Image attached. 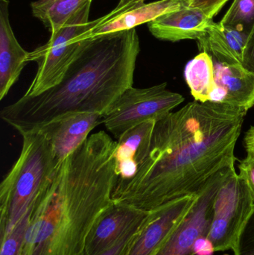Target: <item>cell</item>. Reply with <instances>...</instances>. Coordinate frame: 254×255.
Listing matches in <instances>:
<instances>
[{
  "instance_id": "28",
  "label": "cell",
  "mask_w": 254,
  "mask_h": 255,
  "mask_svg": "<svg viewBox=\"0 0 254 255\" xmlns=\"http://www.w3.org/2000/svg\"><path fill=\"white\" fill-rule=\"evenodd\" d=\"M244 145L247 152V157L254 159V127L246 131L244 136Z\"/></svg>"
},
{
  "instance_id": "15",
  "label": "cell",
  "mask_w": 254,
  "mask_h": 255,
  "mask_svg": "<svg viewBox=\"0 0 254 255\" xmlns=\"http://www.w3.org/2000/svg\"><path fill=\"white\" fill-rule=\"evenodd\" d=\"M156 122L143 123L130 129L118 139L114 152L117 176L115 188L131 181L146 160Z\"/></svg>"
},
{
  "instance_id": "27",
  "label": "cell",
  "mask_w": 254,
  "mask_h": 255,
  "mask_svg": "<svg viewBox=\"0 0 254 255\" xmlns=\"http://www.w3.org/2000/svg\"><path fill=\"white\" fill-rule=\"evenodd\" d=\"M214 252L213 244L206 237L198 239L194 247V255H213Z\"/></svg>"
},
{
  "instance_id": "17",
  "label": "cell",
  "mask_w": 254,
  "mask_h": 255,
  "mask_svg": "<svg viewBox=\"0 0 254 255\" xmlns=\"http://www.w3.org/2000/svg\"><path fill=\"white\" fill-rule=\"evenodd\" d=\"M248 40L244 33L213 21L198 44L200 51L207 52L215 61L243 64Z\"/></svg>"
},
{
  "instance_id": "9",
  "label": "cell",
  "mask_w": 254,
  "mask_h": 255,
  "mask_svg": "<svg viewBox=\"0 0 254 255\" xmlns=\"http://www.w3.org/2000/svg\"><path fill=\"white\" fill-rule=\"evenodd\" d=\"M101 124H103L101 114L71 113L42 126L35 131L43 134L55 158L61 163L80 147L89 137V133Z\"/></svg>"
},
{
  "instance_id": "10",
  "label": "cell",
  "mask_w": 254,
  "mask_h": 255,
  "mask_svg": "<svg viewBox=\"0 0 254 255\" xmlns=\"http://www.w3.org/2000/svg\"><path fill=\"white\" fill-rule=\"evenodd\" d=\"M149 214L113 201L92 226L80 255H98L107 251Z\"/></svg>"
},
{
  "instance_id": "13",
  "label": "cell",
  "mask_w": 254,
  "mask_h": 255,
  "mask_svg": "<svg viewBox=\"0 0 254 255\" xmlns=\"http://www.w3.org/2000/svg\"><path fill=\"white\" fill-rule=\"evenodd\" d=\"M213 19L201 9L183 5L178 10L161 15L148 23L149 31L156 38L167 41L202 38Z\"/></svg>"
},
{
  "instance_id": "2",
  "label": "cell",
  "mask_w": 254,
  "mask_h": 255,
  "mask_svg": "<svg viewBox=\"0 0 254 255\" xmlns=\"http://www.w3.org/2000/svg\"><path fill=\"white\" fill-rule=\"evenodd\" d=\"M116 142L104 130L69 155L37 198L21 255H80L92 226L113 203Z\"/></svg>"
},
{
  "instance_id": "21",
  "label": "cell",
  "mask_w": 254,
  "mask_h": 255,
  "mask_svg": "<svg viewBox=\"0 0 254 255\" xmlns=\"http://www.w3.org/2000/svg\"><path fill=\"white\" fill-rule=\"evenodd\" d=\"M31 211L21 219L10 233L0 239V255H21Z\"/></svg>"
},
{
  "instance_id": "22",
  "label": "cell",
  "mask_w": 254,
  "mask_h": 255,
  "mask_svg": "<svg viewBox=\"0 0 254 255\" xmlns=\"http://www.w3.org/2000/svg\"><path fill=\"white\" fill-rule=\"evenodd\" d=\"M233 251L234 255H254V208L242 229Z\"/></svg>"
},
{
  "instance_id": "14",
  "label": "cell",
  "mask_w": 254,
  "mask_h": 255,
  "mask_svg": "<svg viewBox=\"0 0 254 255\" xmlns=\"http://www.w3.org/2000/svg\"><path fill=\"white\" fill-rule=\"evenodd\" d=\"M183 5L187 4L181 0H160L150 3H136L123 10H113L100 17L98 23L89 31V37L136 28L161 15L178 10Z\"/></svg>"
},
{
  "instance_id": "3",
  "label": "cell",
  "mask_w": 254,
  "mask_h": 255,
  "mask_svg": "<svg viewBox=\"0 0 254 255\" xmlns=\"http://www.w3.org/2000/svg\"><path fill=\"white\" fill-rule=\"evenodd\" d=\"M140 51L136 28L89 37L59 83L39 95L22 96L0 117L23 135L67 114L104 115L133 87Z\"/></svg>"
},
{
  "instance_id": "23",
  "label": "cell",
  "mask_w": 254,
  "mask_h": 255,
  "mask_svg": "<svg viewBox=\"0 0 254 255\" xmlns=\"http://www.w3.org/2000/svg\"><path fill=\"white\" fill-rule=\"evenodd\" d=\"M149 215L141 221L137 223L119 242L116 243L113 247L107 250L104 253L98 255H127L129 251L130 247L132 245L134 239L139 233L141 232L146 223H147Z\"/></svg>"
},
{
  "instance_id": "11",
  "label": "cell",
  "mask_w": 254,
  "mask_h": 255,
  "mask_svg": "<svg viewBox=\"0 0 254 255\" xmlns=\"http://www.w3.org/2000/svg\"><path fill=\"white\" fill-rule=\"evenodd\" d=\"M189 195L149 212L147 223L134 239L127 255H153L184 217L197 198Z\"/></svg>"
},
{
  "instance_id": "24",
  "label": "cell",
  "mask_w": 254,
  "mask_h": 255,
  "mask_svg": "<svg viewBox=\"0 0 254 255\" xmlns=\"http://www.w3.org/2000/svg\"><path fill=\"white\" fill-rule=\"evenodd\" d=\"M228 0H192L189 7L201 9L210 19H213Z\"/></svg>"
},
{
  "instance_id": "8",
  "label": "cell",
  "mask_w": 254,
  "mask_h": 255,
  "mask_svg": "<svg viewBox=\"0 0 254 255\" xmlns=\"http://www.w3.org/2000/svg\"><path fill=\"white\" fill-rule=\"evenodd\" d=\"M234 169V165L227 166L206 181L198 191L193 205L153 255H194L196 241L208 236L215 199L219 189Z\"/></svg>"
},
{
  "instance_id": "12",
  "label": "cell",
  "mask_w": 254,
  "mask_h": 255,
  "mask_svg": "<svg viewBox=\"0 0 254 255\" xmlns=\"http://www.w3.org/2000/svg\"><path fill=\"white\" fill-rule=\"evenodd\" d=\"M214 61L215 89L210 102L248 113L254 106V73L243 64Z\"/></svg>"
},
{
  "instance_id": "19",
  "label": "cell",
  "mask_w": 254,
  "mask_h": 255,
  "mask_svg": "<svg viewBox=\"0 0 254 255\" xmlns=\"http://www.w3.org/2000/svg\"><path fill=\"white\" fill-rule=\"evenodd\" d=\"M92 0H37L31 3L33 16L51 34L57 32L79 10Z\"/></svg>"
},
{
  "instance_id": "18",
  "label": "cell",
  "mask_w": 254,
  "mask_h": 255,
  "mask_svg": "<svg viewBox=\"0 0 254 255\" xmlns=\"http://www.w3.org/2000/svg\"><path fill=\"white\" fill-rule=\"evenodd\" d=\"M184 78L195 101L210 102L215 89L214 61L211 55L201 52L186 64Z\"/></svg>"
},
{
  "instance_id": "25",
  "label": "cell",
  "mask_w": 254,
  "mask_h": 255,
  "mask_svg": "<svg viewBox=\"0 0 254 255\" xmlns=\"http://www.w3.org/2000/svg\"><path fill=\"white\" fill-rule=\"evenodd\" d=\"M239 175L246 181L254 199V159L246 157L238 166Z\"/></svg>"
},
{
  "instance_id": "4",
  "label": "cell",
  "mask_w": 254,
  "mask_h": 255,
  "mask_svg": "<svg viewBox=\"0 0 254 255\" xmlns=\"http://www.w3.org/2000/svg\"><path fill=\"white\" fill-rule=\"evenodd\" d=\"M20 154L0 185V239L32 211L61 163L38 131L22 135Z\"/></svg>"
},
{
  "instance_id": "7",
  "label": "cell",
  "mask_w": 254,
  "mask_h": 255,
  "mask_svg": "<svg viewBox=\"0 0 254 255\" xmlns=\"http://www.w3.org/2000/svg\"><path fill=\"white\" fill-rule=\"evenodd\" d=\"M254 208V199L246 181L231 172L218 192L207 238L215 252L232 250Z\"/></svg>"
},
{
  "instance_id": "30",
  "label": "cell",
  "mask_w": 254,
  "mask_h": 255,
  "mask_svg": "<svg viewBox=\"0 0 254 255\" xmlns=\"http://www.w3.org/2000/svg\"><path fill=\"white\" fill-rule=\"evenodd\" d=\"M181 1H183L185 4H187V5H189V4H190L191 1H192V0H181Z\"/></svg>"
},
{
  "instance_id": "6",
  "label": "cell",
  "mask_w": 254,
  "mask_h": 255,
  "mask_svg": "<svg viewBox=\"0 0 254 255\" xmlns=\"http://www.w3.org/2000/svg\"><path fill=\"white\" fill-rule=\"evenodd\" d=\"M184 101L167 89V83L147 88H128L103 115V124L119 139L124 133L149 121H159Z\"/></svg>"
},
{
  "instance_id": "29",
  "label": "cell",
  "mask_w": 254,
  "mask_h": 255,
  "mask_svg": "<svg viewBox=\"0 0 254 255\" xmlns=\"http://www.w3.org/2000/svg\"><path fill=\"white\" fill-rule=\"evenodd\" d=\"M145 1H146V0H120L118 5L113 10H123V9L127 8V7L136 4V3L145 2Z\"/></svg>"
},
{
  "instance_id": "16",
  "label": "cell",
  "mask_w": 254,
  "mask_h": 255,
  "mask_svg": "<svg viewBox=\"0 0 254 255\" xmlns=\"http://www.w3.org/2000/svg\"><path fill=\"white\" fill-rule=\"evenodd\" d=\"M25 51L15 37L9 19V1L0 0V100L17 82L28 61Z\"/></svg>"
},
{
  "instance_id": "5",
  "label": "cell",
  "mask_w": 254,
  "mask_h": 255,
  "mask_svg": "<svg viewBox=\"0 0 254 255\" xmlns=\"http://www.w3.org/2000/svg\"><path fill=\"white\" fill-rule=\"evenodd\" d=\"M91 3L88 2L73 15L43 46L29 52L28 61L37 63V71L24 96L33 97L59 83L66 70L79 53L89 31L98 23L100 17L89 21Z\"/></svg>"
},
{
  "instance_id": "20",
  "label": "cell",
  "mask_w": 254,
  "mask_h": 255,
  "mask_svg": "<svg viewBox=\"0 0 254 255\" xmlns=\"http://www.w3.org/2000/svg\"><path fill=\"white\" fill-rule=\"evenodd\" d=\"M220 23L250 37L254 31V0H234Z\"/></svg>"
},
{
  "instance_id": "26",
  "label": "cell",
  "mask_w": 254,
  "mask_h": 255,
  "mask_svg": "<svg viewBox=\"0 0 254 255\" xmlns=\"http://www.w3.org/2000/svg\"><path fill=\"white\" fill-rule=\"evenodd\" d=\"M243 67L254 73V31L249 37L245 49Z\"/></svg>"
},
{
  "instance_id": "1",
  "label": "cell",
  "mask_w": 254,
  "mask_h": 255,
  "mask_svg": "<svg viewBox=\"0 0 254 255\" xmlns=\"http://www.w3.org/2000/svg\"><path fill=\"white\" fill-rule=\"evenodd\" d=\"M247 113L222 103L194 101L157 121L146 160L113 200L151 212L197 194L220 169L235 164Z\"/></svg>"
}]
</instances>
